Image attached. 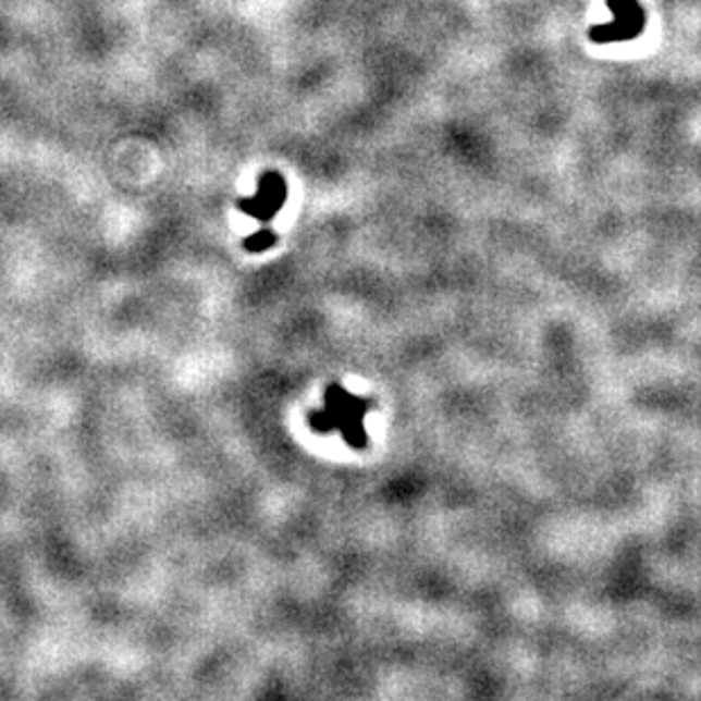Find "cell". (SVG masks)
I'll return each instance as SVG.
<instances>
[{
  "mask_svg": "<svg viewBox=\"0 0 701 701\" xmlns=\"http://www.w3.org/2000/svg\"><path fill=\"white\" fill-rule=\"evenodd\" d=\"M286 200V182L280 173H263L261 180H259V188H257V194L253 198H246V200H238V207L244 213L253 216V219L261 221V223H268V221H273L280 207L284 205Z\"/></svg>",
  "mask_w": 701,
  "mask_h": 701,
  "instance_id": "cell-1",
  "label": "cell"
},
{
  "mask_svg": "<svg viewBox=\"0 0 701 701\" xmlns=\"http://www.w3.org/2000/svg\"><path fill=\"white\" fill-rule=\"evenodd\" d=\"M275 234L271 232V230H261V232H257V234H253L250 238H246V250H250V253H263V250H268V248H271L273 244H275Z\"/></svg>",
  "mask_w": 701,
  "mask_h": 701,
  "instance_id": "cell-2",
  "label": "cell"
}]
</instances>
